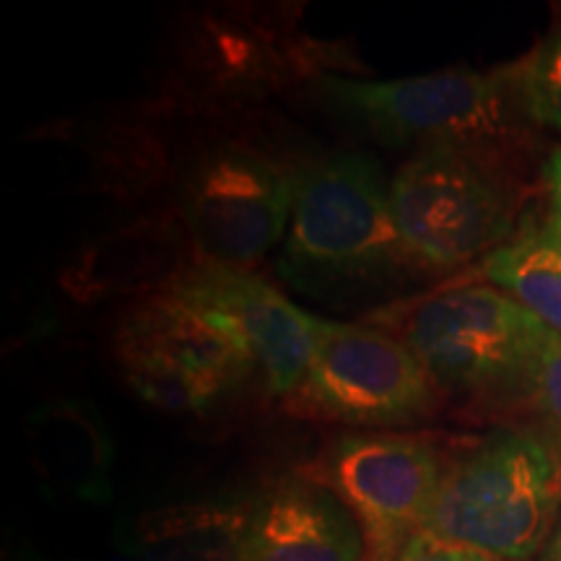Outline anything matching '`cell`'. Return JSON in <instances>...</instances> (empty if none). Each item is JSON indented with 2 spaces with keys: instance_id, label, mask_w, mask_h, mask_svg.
Here are the masks:
<instances>
[{
  "instance_id": "cell-1",
  "label": "cell",
  "mask_w": 561,
  "mask_h": 561,
  "mask_svg": "<svg viewBox=\"0 0 561 561\" xmlns=\"http://www.w3.org/2000/svg\"><path fill=\"white\" fill-rule=\"evenodd\" d=\"M314 91L388 146H445L523 185L538 123L525 107L517 68L439 70L396 81L322 76Z\"/></svg>"
},
{
  "instance_id": "cell-2",
  "label": "cell",
  "mask_w": 561,
  "mask_h": 561,
  "mask_svg": "<svg viewBox=\"0 0 561 561\" xmlns=\"http://www.w3.org/2000/svg\"><path fill=\"white\" fill-rule=\"evenodd\" d=\"M278 273L325 301L364 297L413 268L392 224L390 180L364 151H333L297 174Z\"/></svg>"
},
{
  "instance_id": "cell-3",
  "label": "cell",
  "mask_w": 561,
  "mask_h": 561,
  "mask_svg": "<svg viewBox=\"0 0 561 561\" xmlns=\"http://www.w3.org/2000/svg\"><path fill=\"white\" fill-rule=\"evenodd\" d=\"M559 515L561 447L541 426H507L447 460L421 530L500 561H530Z\"/></svg>"
},
{
  "instance_id": "cell-4",
  "label": "cell",
  "mask_w": 561,
  "mask_h": 561,
  "mask_svg": "<svg viewBox=\"0 0 561 561\" xmlns=\"http://www.w3.org/2000/svg\"><path fill=\"white\" fill-rule=\"evenodd\" d=\"M385 331L409 346L442 398L528 401L553 331L491 284H458L390 318Z\"/></svg>"
},
{
  "instance_id": "cell-5",
  "label": "cell",
  "mask_w": 561,
  "mask_h": 561,
  "mask_svg": "<svg viewBox=\"0 0 561 561\" xmlns=\"http://www.w3.org/2000/svg\"><path fill=\"white\" fill-rule=\"evenodd\" d=\"M523 185L468 153L426 146L390 178L398 237L419 273H453L515 234Z\"/></svg>"
},
{
  "instance_id": "cell-6",
  "label": "cell",
  "mask_w": 561,
  "mask_h": 561,
  "mask_svg": "<svg viewBox=\"0 0 561 561\" xmlns=\"http://www.w3.org/2000/svg\"><path fill=\"white\" fill-rule=\"evenodd\" d=\"M439 401L416 354L396 333L318 318L310 367L289 405L299 416L375 432L430 419Z\"/></svg>"
},
{
  "instance_id": "cell-7",
  "label": "cell",
  "mask_w": 561,
  "mask_h": 561,
  "mask_svg": "<svg viewBox=\"0 0 561 561\" xmlns=\"http://www.w3.org/2000/svg\"><path fill=\"white\" fill-rule=\"evenodd\" d=\"M115 351L130 388L172 413L214 409L255 369L219 322L164 289L123 312Z\"/></svg>"
},
{
  "instance_id": "cell-8",
  "label": "cell",
  "mask_w": 561,
  "mask_h": 561,
  "mask_svg": "<svg viewBox=\"0 0 561 561\" xmlns=\"http://www.w3.org/2000/svg\"><path fill=\"white\" fill-rule=\"evenodd\" d=\"M297 174L242 144H221L195 161L182 191V221L198 257L252 271L284 242Z\"/></svg>"
},
{
  "instance_id": "cell-9",
  "label": "cell",
  "mask_w": 561,
  "mask_h": 561,
  "mask_svg": "<svg viewBox=\"0 0 561 561\" xmlns=\"http://www.w3.org/2000/svg\"><path fill=\"white\" fill-rule=\"evenodd\" d=\"M447 471L434 442L401 432L343 434L310 476L351 510L367 538V557L396 561L430 515Z\"/></svg>"
},
{
  "instance_id": "cell-10",
  "label": "cell",
  "mask_w": 561,
  "mask_h": 561,
  "mask_svg": "<svg viewBox=\"0 0 561 561\" xmlns=\"http://www.w3.org/2000/svg\"><path fill=\"white\" fill-rule=\"evenodd\" d=\"M219 322L263 375L273 398H289L305 380L314 351L318 314L284 297L255 271L191 261L161 286Z\"/></svg>"
},
{
  "instance_id": "cell-11",
  "label": "cell",
  "mask_w": 561,
  "mask_h": 561,
  "mask_svg": "<svg viewBox=\"0 0 561 561\" xmlns=\"http://www.w3.org/2000/svg\"><path fill=\"white\" fill-rule=\"evenodd\" d=\"M242 561H367V538L325 483L284 476L244 502Z\"/></svg>"
},
{
  "instance_id": "cell-12",
  "label": "cell",
  "mask_w": 561,
  "mask_h": 561,
  "mask_svg": "<svg viewBox=\"0 0 561 561\" xmlns=\"http://www.w3.org/2000/svg\"><path fill=\"white\" fill-rule=\"evenodd\" d=\"M244 504H178L144 515L133 553L146 561H242Z\"/></svg>"
},
{
  "instance_id": "cell-13",
  "label": "cell",
  "mask_w": 561,
  "mask_h": 561,
  "mask_svg": "<svg viewBox=\"0 0 561 561\" xmlns=\"http://www.w3.org/2000/svg\"><path fill=\"white\" fill-rule=\"evenodd\" d=\"M481 273L561 335V240L549 219L528 216L517 224L515 234L481 263Z\"/></svg>"
},
{
  "instance_id": "cell-14",
  "label": "cell",
  "mask_w": 561,
  "mask_h": 561,
  "mask_svg": "<svg viewBox=\"0 0 561 561\" xmlns=\"http://www.w3.org/2000/svg\"><path fill=\"white\" fill-rule=\"evenodd\" d=\"M525 107L538 128L561 133V16L536 50L515 62Z\"/></svg>"
},
{
  "instance_id": "cell-15",
  "label": "cell",
  "mask_w": 561,
  "mask_h": 561,
  "mask_svg": "<svg viewBox=\"0 0 561 561\" xmlns=\"http://www.w3.org/2000/svg\"><path fill=\"white\" fill-rule=\"evenodd\" d=\"M528 403L541 419V430L561 447V335L551 333L530 382Z\"/></svg>"
},
{
  "instance_id": "cell-16",
  "label": "cell",
  "mask_w": 561,
  "mask_h": 561,
  "mask_svg": "<svg viewBox=\"0 0 561 561\" xmlns=\"http://www.w3.org/2000/svg\"><path fill=\"white\" fill-rule=\"evenodd\" d=\"M396 561H500L486 553L466 549V546H455L447 541H439L432 533H416L409 543L403 546Z\"/></svg>"
},
{
  "instance_id": "cell-17",
  "label": "cell",
  "mask_w": 561,
  "mask_h": 561,
  "mask_svg": "<svg viewBox=\"0 0 561 561\" xmlns=\"http://www.w3.org/2000/svg\"><path fill=\"white\" fill-rule=\"evenodd\" d=\"M543 182H546V193H549V203H551L549 221L553 224V229H557L561 240V146L559 149H553L551 157L546 159Z\"/></svg>"
},
{
  "instance_id": "cell-18",
  "label": "cell",
  "mask_w": 561,
  "mask_h": 561,
  "mask_svg": "<svg viewBox=\"0 0 561 561\" xmlns=\"http://www.w3.org/2000/svg\"><path fill=\"white\" fill-rule=\"evenodd\" d=\"M541 561H561V515L557 528L551 533L549 543H546V549L541 551Z\"/></svg>"
},
{
  "instance_id": "cell-19",
  "label": "cell",
  "mask_w": 561,
  "mask_h": 561,
  "mask_svg": "<svg viewBox=\"0 0 561 561\" xmlns=\"http://www.w3.org/2000/svg\"><path fill=\"white\" fill-rule=\"evenodd\" d=\"M125 561H146V559H138V557H136V559H125Z\"/></svg>"
},
{
  "instance_id": "cell-20",
  "label": "cell",
  "mask_w": 561,
  "mask_h": 561,
  "mask_svg": "<svg viewBox=\"0 0 561 561\" xmlns=\"http://www.w3.org/2000/svg\"><path fill=\"white\" fill-rule=\"evenodd\" d=\"M367 561H375V559H369V557H367Z\"/></svg>"
}]
</instances>
